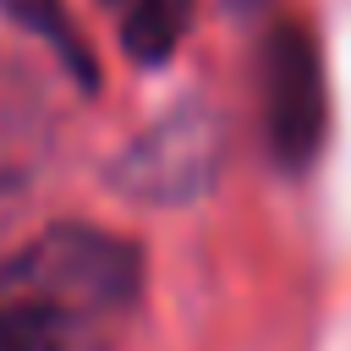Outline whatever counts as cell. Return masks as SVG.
<instances>
[{
	"mask_svg": "<svg viewBox=\"0 0 351 351\" xmlns=\"http://www.w3.org/2000/svg\"><path fill=\"white\" fill-rule=\"evenodd\" d=\"M143 302V247L60 219L0 258V351H121Z\"/></svg>",
	"mask_w": 351,
	"mask_h": 351,
	"instance_id": "obj_1",
	"label": "cell"
},
{
	"mask_svg": "<svg viewBox=\"0 0 351 351\" xmlns=\"http://www.w3.org/2000/svg\"><path fill=\"white\" fill-rule=\"evenodd\" d=\"M104 16L115 22V44L132 66H170L181 38L192 33L197 0H99Z\"/></svg>",
	"mask_w": 351,
	"mask_h": 351,
	"instance_id": "obj_4",
	"label": "cell"
},
{
	"mask_svg": "<svg viewBox=\"0 0 351 351\" xmlns=\"http://www.w3.org/2000/svg\"><path fill=\"white\" fill-rule=\"evenodd\" d=\"M219 165H225V121L192 99L165 110L110 159V186L137 203H192L197 192L214 186Z\"/></svg>",
	"mask_w": 351,
	"mask_h": 351,
	"instance_id": "obj_3",
	"label": "cell"
},
{
	"mask_svg": "<svg viewBox=\"0 0 351 351\" xmlns=\"http://www.w3.org/2000/svg\"><path fill=\"white\" fill-rule=\"evenodd\" d=\"M0 16L11 27H22V33H33L60 60V71H71V82L82 93H99V60L88 49V33L66 11V0H0Z\"/></svg>",
	"mask_w": 351,
	"mask_h": 351,
	"instance_id": "obj_5",
	"label": "cell"
},
{
	"mask_svg": "<svg viewBox=\"0 0 351 351\" xmlns=\"http://www.w3.org/2000/svg\"><path fill=\"white\" fill-rule=\"evenodd\" d=\"M258 99H263V143L274 170L302 176L324 154L329 132V82L324 49L307 22L280 16L258 44Z\"/></svg>",
	"mask_w": 351,
	"mask_h": 351,
	"instance_id": "obj_2",
	"label": "cell"
},
{
	"mask_svg": "<svg viewBox=\"0 0 351 351\" xmlns=\"http://www.w3.org/2000/svg\"><path fill=\"white\" fill-rule=\"evenodd\" d=\"M225 5H230V11H236V16H252V11H263V5H269V0H225Z\"/></svg>",
	"mask_w": 351,
	"mask_h": 351,
	"instance_id": "obj_6",
	"label": "cell"
}]
</instances>
